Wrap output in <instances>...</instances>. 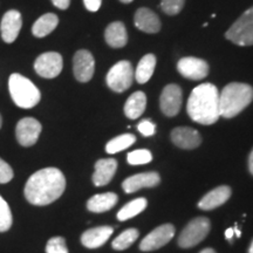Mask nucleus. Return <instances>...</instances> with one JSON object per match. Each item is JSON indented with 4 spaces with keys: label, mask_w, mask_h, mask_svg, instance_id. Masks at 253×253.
Returning <instances> with one entry per match:
<instances>
[{
    "label": "nucleus",
    "mask_w": 253,
    "mask_h": 253,
    "mask_svg": "<svg viewBox=\"0 0 253 253\" xmlns=\"http://www.w3.org/2000/svg\"><path fill=\"white\" fill-rule=\"evenodd\" d=\"M66 178L56 168H45L33 173L25 185V197L37 207L48 205L61 197Z\"/></svg>",
    "instance_id": "nucleus-1"
},
{
    "label": "nucleus",
    "mask_w": 253,
    "mask_h": 253,
    "mask_svg": "<svg viewBox=\"0 0 253 253\" xmlns=\"http://www.w3.org/2000/svg\"><path fill=\"white\" fill-rule=\"evenodd\" d=\"M188 115L201 125H213L220 118L219 93L212 84H202L192 90L188 100Z\"/></svg>",
    "instance_id": "nucleus-2"
},
{
    "label": "nucleus",
    "mask_w": 253,
    "mask_h": 253,
    "mask_svg": "<svg viewBox=\"0 0 253 253\" xmlns=\"http://www.w3.org/2000/svg\"><path fill=\"white\" fill-rule=\"evenodd\" d=\"M253 101V87L248 84L232 82L219 93L220 116L232 119L242 113Z\"/></svg>",
    "instance_id": "nucleus-3"
},
{
    "label": "nucleus",
    "mask_w": 253,
    "mask_h": 253,
    "mask_svg": "<svg viewBox=\"0 0 253 253\" xmlns=\"http://www.w3.org/2000/svg\"><path fill=\"white\" fill-rule=\"evenodd\" d=\"M8 89L12 100L20 108H33L39 103L41 99L40 91L36 87V84L18 73H14L9 77Z\"/></svg>",
    "instance_id": "nucleus-4"
},
{
    "label": "nucleus",
    "mask_w": 253,
    "mask_h": 253,
    "mask_svg": "<svg viewBox=\"0 0 253 253\" xmlns=\"http://www.w3.org/2000/svg\"><path fill=\"white\" fill-rule=\"evenodd\" d=\"M225 38L237 46L253 45V6L237 19L225 33Z\"/></svg>",
    "instance_id": "nucleus-5"
},
{
    "label": "nucleus",
    "mask_w": 253,
    "mask_h": 253,
    "mask_svg": "<svg viewBox=\"0 0 253 253\" xmlns=\"http://www.w3.org/2000/svg\"><path fill=\"white\" fill-rule=\"evenodd\" d=\"M211 225L210 220L205 217H198L192 219L185 229L182 231V233L178 237V245L183 249H189L192 246H196L202 240L207 238V236L210 232Z\"/></svg>",
    "instance_id": "nucleus-6"
},
{
    "label": "nucleus",
    "mask_w": 253,
    "mask_h": 253,
    "mask_svg": "<svg viewBox=\"0 0 253 253\" xmlns=\"http://www.w3.org/2000/svg\"><path fill=\"white\" fill-rule=\"evenodd\" d=\"M134 81V71L129 61H120L110 68L107 74V84L116 93H122L130 88Z\"/></svg>",
    "instance_id": "nucleus-7"
},
{
    "label": "nucleus",
    "mask_w": 253,
    "mask_h": 253,
    "mask_svg": "<svg viewBox=\"0 0 253 253\" xmlns=\"http://www.w3.org/2000/svg\"><path fill=\"white\" fill-rule=\"evenodd\" d=\"M62 56L56 52H47L38 56L34 69L40 77L45 79L56 78L62 71Z\"/></svg>",
    "instance_id": "nucleus-8"
},
{
    "label": "nucleus",
    "mask_w": 253,
    "mask_h": 253,
    "mask_svg": "<svg viewBox=\"0 0 253 253\" xmlns=\"http://www.w3.org/2000/svg\"><path fill=\"white\" fill-rule=\"evenodd\" d=\"M173 236H175V227H173V225H171V224H163V225L151 231L149 235L142 240L140 244L141 251L149 252L161 249L162 246L167 245L172 239Z\"/></svg>",
    "instance_id": "nucleus-9"
},
{
    "label": "nucleus",
    "mask_w": 253,
    "mask_h": 253,
    "mask_svg": "<svg viewBox=\"0 0 253 253\" xmlns=\"http://www.w3.org/2000/svg\"><path fill=\"white\" fill-rule=\"evenodd\" d=\"M41 129L40 122L33 118H25L17 123L15 135L17 140L23 147H31L36 144L39 138Z\"/></svg>",
    "instance_id": "nucleus-10"
},
{
    "label": "nucleus",
    "mask_w": 253,
    "mask_h": 253,
    "mask_svg": "<svg viewBox=\"0 0 253 253\" xmlns=\"http://www.w3.org/2000/svg\"><path fill=\"white\" fill-rule=\"evenodd\" d=\"M182 89L177 84H168L161 94L160 106L164 115L176 116L182 107Z\"/></svg>",
    "instance_id": "nucleus-11"
},
{
    "label": "nucleus",
    "mask_w": 253,
    "mask_h": 253,
    "mask_svg": "<svg viewBox=\"0 0 253 253\" xmlns=\"http://www.w3.org/2000/svg\"><path fill=\"white\" fill-rule=\"evenodd\" d=\"M73 71L78 81H89L93 78L95 71V61L91 53L86 49L78 50L73 59Z\"/></svg>",
    "instance_id": "nucleus-12"
},
{
    "label": "nucleus",
    "mask_w": 253,
    "mask_h": 253,
    "mask_svg": "<svg viewBox=\"0 0 253 253\" xmlns=\"http://www.w3.org/2000/svg\"><path fill=\"white\" fill-rule=\"evenodd\" d=\"M179 74L190 80H202L209 74V65L203 59L198 58H183L177 63Z\"/></svg>",
    "instance_id": "nucleus-13"
},
{
    "label": "nucleus",
    "mask_w": 253,
    "mask_h": 253,
    "mask_svg": "<svg viewBox=\"0 0 253 253\" xmlns=\"http://www.w3.org/2000/svg\"><path fill=\"white\" fill-rule=\"evenodd\" d=\"M171 141L182 149H195L201 145L202 136L194 128L178 126L171 131Z\"/></svg>",
    "instance_id": "nucleus-14"
},
{
    "label": "nucleus",
    "mask_w": 253,
    "mask_h": 253,
    "mask_svg": "<svg viewBox=\"0 0 253 253\" xmlns=\"http://www.w3.org/2000/svg\"><path fill=\"white\" fill-rule=\"evenodd\" d=\"M21 26H23V21H21L20 12L15 11V9L6 12L2 17L1 25H0L2 40L7 43L13 42L19 36Z\"/></svg>",
    "instance_id": "nucleus-15"
},
{
    "label": "nucleus",
    "mask_w": 253,
    "mask_h": 253,
    "mask_svg": "<svg viewBox=\"0 0 253 253\" xmlns=\"http://www.w3.org/2000/svg\"><path fill=\"white\" fill-rule=\"evenodd\" d=\"M161 177L157 172H143L128 177L122 183L123 190L126 194H132L142 188H154L160 184Z\"/></svg>",
    "instance_id": "nucleus-16"
},
{
    "label": "nucleus",
    "mask_w": 253,
    "mask_h": 253,
    "mask_svg": "<svg viewBox=\"0 0 253 253\" xmlns=\"http://www.w3.org/2000/svg\"><path fill=\"white\" fill-rule=\"evenodd\" d=\"M118 169V162L114 158H102L95 163L93 183L96 186L107 185L112 181Z\"/></svg>",
    "instance_id": "nucleus-17"
},
{
    "label": "nucleus",
    "mask_w": 253,
    "mask_h": 253,
    "mask_svg": "<svg viewBox=\"0 0 253 253\" xmlns=\"http://www.w3.org/2000/svg\"><path fill=\"white\" fill-rule=\"evenodd\" d=\"M134 23L138 30L145 33H157L161 30L158 15L147 7H141L136 11Z\"/></svg>",
    "instance_id": "nucleus-18"
},
{
    "label": "nucleus",
    "mask_w": 253,
    "mask_h": 253,
    "mask_svg": "<svg viewBox=\"0 0 253 253\" xmlns=\"http://www.w3.org/2000/svg\"><path fill=\"white\" fill-rule=\"evenodd\" d=\"M114 229L110 226H99L94 229L87 230L86 232L82 233L81 243L82 245L88 249H96L102 246L109 237L113 235Z\"/></svg>",
    "instance_id": "nucleus-19"
},
{
    "label": "nucleus",
    "mask_w": 253,
    "mask_h": 253,
    "mask_svg": "<svg viewBox=\"0 0 253 253\" xmlns=\"http://www.w3.org/2000/svg\"><path fill=\"white\" fill-rule=\"evenodd\" d=\"M231 197V189L230 186L221 185L218 186V188L213 189L212 191H210L209 194L204 196L203 198L201 199V202L198 203V208L202 209V210L209 211L213 210L220 205H223L227 199Z\"/></svg>",
    "instance_id": "nucleus-20"
},
{
    "label": "nucleus",
    "mask_w": 253,
    "mask_h": 253,
    "mask_svg": "<svg viewBox=\"0 0 253 253\" xmlns=\"http://www.w3.org/2000/svg\"><path fill=\"white\" fill-rule=\"evenodd\" d=\"M106 42L113 48H121L128 42V34H126V26L121 21H115L108 25L104 32Z\"/></svg>",
    "instance_id": "nucleus-21"
},
{
    "label": "nucleus",
    "mask_w": 253,
    "mask_h": 253,
    "mask_svg": "<svg viewBox=\"0 0 253 253\" xmlns=\"http://www.w3.org/2000/svg\"><path fill=\"white\" fill-rule=\"evenodd\" d=\"M119 197L114 192H106V194L94 195L93 197L89 198L87 202V209L91 212L101 213L106 212L115 207L118 203Z\"/></svg>",
    "instance_id": "nucleus-22"
},
{
    "label": "nucleus",
    "mask_w": 253,
    "mask_h": 253,
    "mask_svg": "<svg viewBox=\"0 0 253 253\" xmlns=\"http://www.w3.org/2000/svg\"><path fill=\"white\" fill-rule=\"evenodd\" d=\"M147 106V96L143 91H136L131 94L125 104V114L128 119L136 120L144 113Z\"/></svg>",
    "instance_id": "nucleus-23"
},
{
    "label": "nucleus",
    "mask_w": 253,
    "mask_h": 253,
    "mask_svg": "<svg viewBox=\"0 0 253 253\" xmlns=\"http://www.w3.org/2000/svg\"><path fill=\"white\" fill-rule=\"evenodd\" d=\"M58 15L53 13L43 14L38 19L36 23H34L33 27H32V33H33V36L37 38H43L48 36L49 33H52V32L56 28V26H58Z\"/></svg>",
    "instance_id": "nucleus-24"
},
{
    "label": "nucleus",
    "mask_w": 253,
    "mask_h": 253,
    "mask_svg": "<svg viewBox=\"0 0 253 253\" xmlns=\"http://www.w3.org/2000/svg\"><path fill=\"white\" fill-rule=\"evenodd\" d=\"M155 67H156V56L154 54H147L138 62L135 72V79L138 84H143L153 77Z\"/></svg>",
    "instance_id": "nucleus-25"
},
{
    "label": "nucleus",
    "mask_w": 253,
    "mask_h": 253,
    "mask_svg": "<svg viewBox=\"0 0 253 253\" xmlns=\"http://www.w3.org/2000/svg\"><path fill=\"white\" fill-rule=\"evenodd\" d=\"M147 204L148 203L145 198H137L129 202L128 204H126L118 212V219L125 221L130 219L132 217L137 216L138 213H141L142 211L147 208Z\"/></svg>",
    "instance_id": "nucleus-26"
},
{
    "label": "nucleus",
    "mask_w": 253,
    "mask_h": 253,
    "mask_svg": "<svg viewBox=\"0 0 253 253\" xmlns=\"http://www.w3.org/2000/svg\"><path fill=\"white\" fill-rule=\"evenodd\" d=\"M136 137L132 134H123L110 140L106 145V151L110 155L120 153L135 143Z\"/></svg>",
    "instance_id": "nucleus-27"
},
{
    "label": "nucleus",
    "mask_w": 253,
    "mask_h": 253,
    "mask_svg": "<svg viewBox=\"0 0 253 253\" xmlns=\"http://www.w3.org/2000/svg\"><path fill=\"white\" fill-rule=\"evenodd\" d=\"M138 231L136 229H128L125 232H122L118 238L113 242V249L116 251H123V250L128 249L136 239L138 238Z\"/></svg>",
    "instance_id": "nucleus-28"
},
{
    "label": "nucleus",
    "mask_w": 253,
    "mask_h": 253,
    "mask_svg": "<svg viewBox=\"0 0 253 253\" xmlns=\"http://www.w3.org/2000/svg\"><path fill=\"white\" fill-rule=\"evenodd\" d=\"M12 226V212L7 202L0 196V232H6Z\"/></svg>",
    "instance_id": "nucleus-29"
},
{
    "label": "nucleus",
    "mask_w": 253,
    "mask_h": 253,
    "mask_svg": "<svg viewBox=\"0 0 253 253\" xmlns=\"http://www.w3.org/2000/svg\"><path fill=\"white\" fill-rule=\"evenodd\" d=\"M126 160H128V163L131 164V166H141V164L151 162L153 155L147 149H137L129 153L128 156H126Z\"/></svg>",
    "instance_id": "nucleus-30"
},
{
    "label": "nucleus",
    "mask_w": 253,
    "mask_h": 253,
    "mask_svg": "<svg viewBox=\"0 0 253 253\" xmlns=\"http://www.w3.org/2000/svg\"><path fill=\"white\" fill-rule=\"evenodd\" d=\"M47 253H68L66 240L62 237H53L47 242L46 245Z\"/></svg>",
    "instance_id": "nucleus-31"
},
{
    "label": "nucleus",
    "mask_w": 253,
    "mask_h": 253,
    "mask_svg": "<svg viewBox=\"0 0 253 253\" xmlns=\"http://www.w3.org/2000/svg\"><path fill=\"white\" fill-rule=\"evenodd\" d=\"M185 0H162L161 7L168 15H176L184 7Z\"/></svg>",
    "instance_id": "nucleus-32"
},
{
    "label": "nucleus",
    "mask_w": 253,
    "mask_h": 253,
    "mask_svg": "<svg viewBox=\"0 0 253 253\" xmlns=\"http://www.w3.org/2000/svg\"><path fill=\"white\" fill-rule=\"evenodd\" d=\"M12 178H13V170L9 167V164L0 158V183L5 184V183L11 181Z\"/></svg>",
    "instance_id": "nucleus-33"
},
{
    "label": "nucleus",
    "mask_w": 253,
    "mask_h": 253,
    "mask_svg": "<svg viewBox=\"0 0 253 253\" xmlns=\"http://www.w3.org/2000/svg\"><path fill=\"white\" fill-rule=\"evenodd\" d=\"M138 131L141 132L142 135L145 136V137H149V136L155 135V131H156V126L150 120H143L138 123L137 126Z\"/></svg>",
    "instance_id": "nucleus-34"
},
{
    "label": "nucleus",
    "mask_w": 253,
    "mask_h": 253,
    "mask_svg": "<svg viewBox=\"0 0 253 253\" xmlns=\"http://www.w3.org/2000/svg\"><path fill=\"white\" fill-rule=\"evenodd\" d=\"M84 2L88 11L96 12L99 11V8L101 7V2H102V0H84Z\"/></svg>",
    "instance_id": "nucleus-35"
},
{
    "label": "nucleus",
    "mask_w": 253,
    "mask_h": 253,
    "mask_svg": "<svg viewBox=\"0 0 253 253\" xmlns=\"http://www.w3.org/2000/svg\"><path fill=\"white\" fill-rule=\"evenodd\" d=\"M53 5L60 9H66L71 5V0H52Z\"/></svg>",
    "instance_id": "nucleus-36"
},
{
    "label": "nucleus",
    "mask_w": 253,
    "mask_h": 253,
    "mask_svg": "<svg viewBox=\"0 0 253 253\" xmlns=\"http://www.w3.org/2000/svg\"><path fill=\"white\" fill-rule=\"evenodd\" d=\"M233 236H235V230H233V227H230V229H227L225 231V238L229 239L230 242L232 240Z\"/></svg>",
    "instance_id": "nucleus-37"
},
{
    "label": "nucleus",
    "mask_w": 253,
    "mask_h": 253,
    "mask_svg": "<svg viewBox=\"0 0 253 253\" xmlns=\"http://www.w3.org/2000/svg\"><path fill=\"white\" fill-rule=\"evenodd\" d=\"M249 169H250V172L253 175V150L251 151V154H250V157H249Z\"/></svg>",
    "instance_id": "nucleus-38"
},
{
    "label": "nucleus",
    "mask_w": 253,
    "mask_h": 253,
    "mask_svg": "<svg viewBox=\"0 0 253 253\" xmlns=\"http://www.w3.org/2000/svg\"><path fill=\"white\" fill-rule=\"evenodd\" d=\"M201 253H216V251H214V250H212V249H204Z\"/></svg>",
    "instance_id": "nucleus-39"
},
{
    "label": "nucleus",
    "mask_w": 253,
    "mask_h": 253,
    "mask_svg": "<svg viewBox=\"0 0 253 253\" xmlns=\"http://www.w3.org/2000/svg\"><path fill=\"white\" fill-rule=\"evenodd\" d=\"M233 230H235V235L237 236V237H240V231L237 229V226L236 227H233Z\"/></svg>",
    "instance_id": "nucleus-40"
},
{
    "label": "nucleus",
    "mask_w": 253,
    "mask_h": 253,
    "mask_svg": "<svg viewBox=\"0 0 253 253\" xmlns=\"http://www.w3.org/2000/svg\"><path fill=\"white\" fill-rule=\"evenodd\" d=\"M121 2H125V4H129V2H131L132 0H120Z\"/></svg>",
    "instance_id": "nucleus-41"
},
{
    "label": "nucleus",
    "mask_w": 253,
    "mask_h": 253,
    "mask_svg": "<svg viewBox=\"0 0 253 253\" xmlns=\"http://www.w3.org/2000/svg\"><path fill=\"white\" fill-rule=\"evenodd\" d=\"M249 253H253V242H252V244H251V246H250Z\"/></svg>",
    "instance_id": "nucleus-42"
},
{
    "label": "nucleus",
    "mask_w": 253,
    "mask_h": 253,
    "mask_svg": "<svg viewBox=\"0 0 253 253\" xmlns=\"http://www.w3.org/2000/svg\"><path fill=\"white\" fill-rule=\"evenodd\" d=\"M1 125H2V121H1V115H0V128H1Z\"/></svg>",
    "instance_id": "nucleus-43"
}]
</instances>
